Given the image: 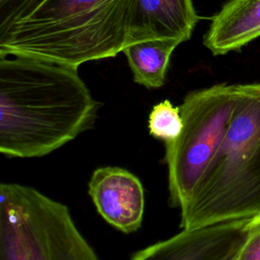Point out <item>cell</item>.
<instances>
[{"label": "cell", "instance_id": "cell-1", "mask_svg": "<svg viewBox=\"0 0 260 260\" xmlns=\"http://www.w3.org/2000/svg\"><path fill=\"white\" fill-rule=\"evenodd\" d=\"M99 103L77 68L0 55V151L7 157L47 155L89 130Z\"/></svg>", "mask_w": 260, "mask_h": 260}, {"label": "cell", "instance_id": "cell-2", "mask_svg": "<svg viewBox=\"0 0 260 260\" xmlns=\"http://www.w3.org/2000/svg\"><path fill=\"white\" fill-rule=\"evenodd\" d=\"M133 0H46L0 34V55L78 68L115 57L128 44Z\"/></svg>", "mask_w": 260, "mask_h": 260}, {"label": "cell", "instance_id": "cell-3", "mask_svg": "<svg viewBox=\"0 0 260 260\" xmlns=\"http://www.w3.org/2000/svg\"><path fill=\"white\" fill-rule=\"evenodd\" d=\"M180 213L182 230L260 214V83L236 84L225 133Z\"/></svg>", "mask_w": 260, "mask_h": 260}, {"label": "cell", "instance_id": "cell-4", "mask_svg": "<svg viewBox=\"0 0 260 260\" xmlns=\"http://www.w3.org/2000/svg\"><path fill=\"white\" fill-rule=\"evenodd\" d=\"M0 260H100L66 205L16 183L0 186Z\"/></svg>", "mask_w": 260, "mask_h": 260}, {"label": "cell", "instance_id": "cell-5", "mask_svg": "<svg viewBox=\"0 0 260 260\" xmlns=\"http://www.w3.org/2000/svg\"><path fill=\"white\" fill-rule=\"evenodd\" d=\"M236 101V84L219 83L190 91L180 107L181 135L165 144L169 201L183 208L192 198L228 128Z\"/></svg>", "mask_w": 260, "mask_h": 260}, {"label": "cell", "instance_id": "cell-6", "mask_svg": "<svg viewBox=\"0 0 260 260\" xmlns=\"http://www.w3.org/2000/svg\"><path fill=\"white\" fill-rule=\"evenodd\" d=\"M253 218L183 230L136 252L130 260H236Z\"/></svg>", "mask_w": 260, "mask_h": 260}, {"label": "cell", "instance_id": "cell-7", "mask_svg": "<svg viewBox=\"0 0 260 260\" xmlns=\"http://www.w3.org/2000/svg\"><path fill=\"white\" fill-rule=\"evenodd\" d=\"M88 194L100 215L117 230L130 234L140 226L144 212V190L140 180L118 167L94 170Z\"/></svg>", "mask_w": 260, "mask_h": 260}, {"label": "cell", "instance_id": "cell-8", "mask_svg": "<svg viewBox=\"0 0 260 260\" xmlns=\"http://www.w3.org/2000/svg\"><path fill=\"white\" fill-rule=\"evenodd\" d=\"M199 20L192 0H133L128 44L162 40L188 41Z\"/></svg>", "mask_w": 260, "mask_h": 260}, {"label": "cell", "instance_id": "cell-9", "mask_svg": "<svg viewBox=\"0 0 260 260\" xmlns=\"http://www.w3.org/2000/svg\"><path fill=\"white\" fill-rule=\"evenodd\" d=\"M259 37L260 0H229L212 17L203 44L213 55H224Z\"/></svg>", "mask_w": 260, "mask_h": 260}, {"label": "cell", "instance_id": "cell-10", "mask_svg": "<svg viewBox=\"0 0 260 260\" xmlns=\"http://www.w3.org/2000/svg\"><path fill=\"white\" fill-rule=\"evenodd\" d=\"M179 44L173 41L151 40L132 43L123 50L136 83L146 88L165 84L171 56Z\"/></svg>", "mask_w": 260, "mask_h": 260}, {"label": "cell", "instance_id": "cell-11", "mask_svg": "<svg viewBox=\"0 0 260 260\" xmlns=\"http://www.w3.org/2000/svg\"><path fill=\"white\" fill-rule=\"evenodd\" d=\"M184 122L180 107H175L169 100L154 105L148 117L149 134L167 143L174 142L181 135Z\"/></svg>", "mask_w": 260, "mask_h": 260}, {"label": "cell", "instance_id": "cell-12", "mask_svg": "<svg viewBox=\"0 0 260 260\" xmlns=\"http://www.w3.org/2000/svg\"><path fill=\"white\" fill-rule=\"evenodd\" d=\"M46 0H0V34L25 17Z\"/></svg>", "mask_w": 260, "mask_h": 260}, {"label": "cell", "instance_id": "cell-13", "mask_svg": "<svg viewBox=\"0 0 260 260\" xmlns=\"http://www.w3.org/2000/svg\"><path fill=\"white\" fill-rule=\"evenodd\" d=\"M236 260H260V214L251 220Z\"/></svg>", "mask_w": 260, "mask_h": 260}]
</instances>
